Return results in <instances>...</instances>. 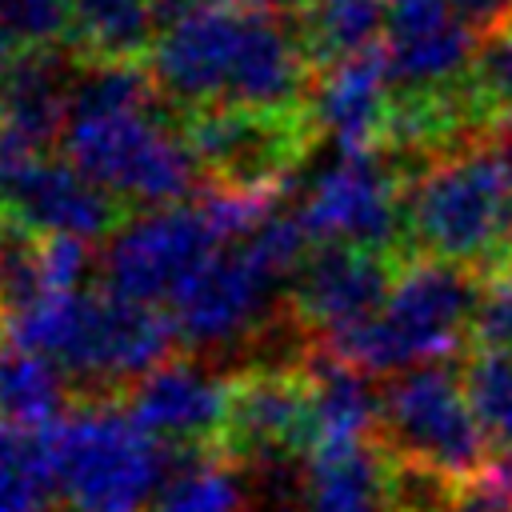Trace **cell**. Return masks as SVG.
Masks as SVG:
<instances>
[{
	"label": "cell",
	"mask_w": 512,
	"mask_h": 512,
	"mask_svg": "<svg viewBox=\"0 0 512 512\" xmlns=\"http://www.w3.org/2000/svg\"><path fill=\"white\" fill-rule=\"evenodd\" d=\"M300 20L244 0H160L152 80L176 108L300 112L312 96Z\"/></svg>",
	"instance_id": "cell-1"
},
{
	"label": "cell",
	"mask_w": 512,
	"mask_h": 512,
	"mask_svg": "<svg viewBox=\"0 0 512 512\" xmlns=\"http://www.w3.org/2000/svg\"><path fill=\"white\" fill-rule=\"evenodd\" d=\"M156 80L136 64H88L72 84L64 160L116 204H180L200 172L188 132L156 108Z\"/></svg>",
	"instance_id": "cell-2"
},
{
	"label": "cell",
	"mask_w": 512,
	"mask_h": 512,
	"mask_svg": "<svg viewBox=\"0 0 512 512\" xmlns=\"http://www.w3.org/2000/svg\"><path fill=\"white\" fill-rule=\"evenodd\" d=\"M16 348L40 352L80 388H120L144 380L168 360L176 340L172 316L112 292H40L4 320Z\"/></svg>",
	"instance_id": "cell-3"
},
{
	"label": "cell",
	"mask_w": 512,
	"mask_h": 512,
	"mask_svg": "<svg viewBox=\"0 0 512 512\" xmlns=\"http://www.w3.org/2000/svg\"><path fill=\"white\" fill-rule=\"evenodd\" d=\"M404 244L432 260L496 268L512 252V180L496 136L404 172Z\"/></svg>",
	"instance_id": "cell-4"
},
{
	"label": "cell",
	"mask_w": 512,
	"mask_h": 512,
	"mask_svg": "<svg viewBox=\"0 0 512 512\" xmlns=\"http://www.w3.org/2000/svg\"><path fill=\"white\" fill-rule=\"evenodd\" d=\"M272 192L224 188L200 204H164L112 228L100 272L104 292L136 304H172V296L232 240L248 236L268 212Z\"/></svg>",
	"instance_id": "cell-5"
},
{
	"label": "cell",
	"mask_w": 512,
	"mask_h": 512,
	"mask_svg": "<svg viewBox=\"0 0 512 512\" xmlns=\"http://www.w3.org/2000/svg\"><path fill=\"white\" fill-rule=\"evenodd\" d=\"M308 232L296 212H268L248 236L224 244L168 304L176 336L200 352L232 348L272 324L280 284L308 260Z\"/></svg>",
	"instance_id": "cell-6"
},
{
	"label": "cell",
	"mask_w": 512,
	"mask_h": 512,
	"mask_svg": "<svg viewBox=\"0 0 512 512\" xmlns=\"http://www.w3.org/2000/svg\"><path fill=\"white\" fill-rule=\"evenodd\" d=\"M480 272L452 260H408L384 308L356 332L336 336L324 352L364 368V372H408L420 364H440L472 340V316L480 300Z\"/></svg>",
	"instance_id": "cell-7"
},
{
	"label": "cell",
	"mask_w": 512,
	"mask_h": 512,
	"mask_svg": "<svg viewBox=\"0 0 512 512\" xmlns=\"http://www.w3.org/2000/svg\"><path fill=\"white\" fill-rule=\"evenodd\" d=\"M68 512H152L172 456L128 408L88 404L44 428Z\"/></svg>",
	"instance_id": "cell-8"
},
{
	"label": "cell",
	"mask_w": 512,
	"mask_h": 512,
	"mask_svg": "<svg viewBox=\"0 0 512 512\" xmlns=\"http://www.w3.org/2000/svg\"><path fill=\"white\" fill-rule=\"evenodd\" d=\"M376 444L392 460L428 468L452 484H472L492 468V444L468 404L460 368L448 360L388 376Z\"/></svg>",
	"instance_id": "cell-9"
},
{
	"label": "cell",
	"mask_w": 512,
	"mask_h": 512,
	"mask_svg": "<svg viewBox=\"0 0 512 512\" xmlns=\"http://www.w3.org/2000/svg\"><path fill=\"white\" fill-rule=\"evenodd\" d=\"M308 240L404 252V172L380 152H340L312 176L296 208Z\"/></svg>",
	"instance_id": "cell-10"
},
{
	"label": "cell",
	"mask_w": 512,
	"mask_h": 512,
	"mask_svg": "<svg viewBox=\"0 0 512 512\" xmlns=\"http://www.w3.org/2000/svg\"><path fill=\"white\" fill-rule=\"evenodd\" d=\"M188 144L204 172L236 192H276V180L296 164L312 124L300 112L208 108L188 120Z\"/></svg>",
	"instance_id": "cell-11"
},
{
	"label": "cell",
	"mask_w": 512,
	"mask_h": 512,
	"mask_svg": "<svg viewBox=\"0 0 512 512\" xmlns=\"http://www.w3.org/2000/svg\"><path fill=\"white\" fill-rule=\"evenodd\" d=\"M220 444L244 464H292L320 444L312 388L300 368H260L232 380Z\"/></svg>",
	"instance_id": "cell-12"
},
{
	"label": "cell",
	"mask_w": 512,
	"mask_h": 512,
	"mask_svg": "<svg viewBox=\"0 0 512 512\" xmlns=\"http://www.w3.org/2000/svg\"><path fill=\"white\" fill-rule=\"evenodd\" d=\"M380 52L396 96H428L472 80L480 36L448 0H388Z\"/></svg>",
	"instance_id": "cell-13"
},
{
	"label": "cell",
	"mask_w": 512,
	"mask_h": 512,
	"mask_svg": "<svg viewBox=\"0 0 512 512\" xmlns=\"http://www.w3.org/2000/svg\"><path fill=\"white\" fill-rule=\"evenodd\" d=\"M392 284V256L352 244H320L292 276V312L328 344L364 328L384 308Z\"/></svg>",
	"instance_id": "cell-14"
},
{
	"label": "cell",
	"mask_w": 512,
	"mask_h": 512,
	"mask_svg": "<svg viewBox=\"0 0 512 512\" xmlns=\"http://www.w3.org/2000/svg\"><path fill=\"white\" fill-rule=\"evenodd\" d=\"M232 384L200 360H164L132 384L128 412L168 448L220 444Z\"/></svg>",
	"instance_id": "cell-15"
},
{
	"label": "cell",
	"mask_w": 512,
	"mask_h": 512,
	"mask_svg": "<svg viewBox=\"0 0 512 512\" xmlns=\"http://www.w3.org/2000/svg\"><path fill=\"white\" fill-rule=\"evenodd\" d=\"M312 128L340 152H380L392 124V76L380 48L324 64L312 80Z\"/></svg>",
	"instance_id": "cell-16"
},
{
	"label": "cell",
	"mask_w": 512,
	"mask_h": 512,
	"mask_svg": "<svg viewBox=\"0 0 512 512\" xmlns=\"http://www.w3.org/2000/svg\"><path fill=\"white\" fill-rule=\"evenodd\" d=\"M0 208L36 236L100 240L116 224V200L68 160H36L0 184Z\"/></svg>",
	"instance_id": "cell-17"
},
{
	"label": "cell",
	"mask_w": 512,
	"mask_h": 512,
	"mask_svg": "<svg viewBox=\"0 0 512 512\" xmlns=\"http://www.w3.org/2000/svg\"><path fill=\"white\" fill-rule=\"evenodd\" d=\"M304 512H396L392 456L376 440H328L300 464Z\"/></svg>",
	"instance_id": "cell-18"
},
{
	"label": "cell",
	"mask_w": 512,
	"mask_h": 512,
	"mask_svg": "<svg viewBox=\"0 0 512 512\" xmlns=\"http://www.w3.org/2000/svg\"><path fill=\"white\" fill-rule=\"evenodd\" d=\"M304 376L312 388L320 444H328V440H376L380 392L372 384V372L324 352V356L304 360Z\"/></svg>",
	"instance_id": "cell-19"
},
{
	"label": "cell",
	"mask_w": 512,
	"mask_h": 512,
	"mask_svg": "<svg viewBox=\"0 0 512 512\" xmlns=\"http://www.w3.org/2000/svg\"><path fill=\"white\" fill-rule=\"evenodd\" d=\"M64 416V368L28 348L0 352V428L44 432Z\"/></svg>",
	"instance_id": "cell-20"
},
{
	"label": "cell",
	"mask_w": 512,
	"mask_h": 512,
	"mask_svg": "<svg viewBox=\"0 0 512 512\" xmlns=\"http://www.w3.org/2000/svg\"><path fill=\"white\" fill-rule=\"evenodd\" d=\"M160 0H72V44L96 64H132L156 40Z\"/></svg>",
	"instance_id": "cell-21"
},
{
	"label": "cell",
	"mask_w": 512,
	"mask_h": 512,
	"mask_svg": "<svg viewBox=\"0 0 512 512\" xmlns=\"http://www.w3.org/2000/svg\"><path fill=\"white\" fill-rule=\"evenodd\" d=\"M384 24L388 0H308L300 12V32L316 64L380 48Z\"/></svg>",
	"instance_id": "cell-22"
},
{
	"label": "cell",
	"mask_w": 512,
	"mask_h": 512,
	"mask_svg": "<svg viewBox=\"0 0 512 512\" xmlns=\"http://www.w3.org/2000/svg\"><path fill=\"white\" fill-rule=\"evenodd\" d=\"M152 512H244V476L216 452L172 456Z\"/></svg>",
	"instance_id": "cell-23"
},
{
	"label": "cell",
	"mask_w": 512,
	"mask_h": 512,
	"mask_svg": "<svg viewBox=\"0 0 512 512\" xmlns=\"http://www.w3.org/2000/svg\"><path fill=\"white\" fill-rule=\"evenodd\" d=\"M56 472L44 432L0 428V512H52Z\"/></svg>",
	"instance_id": "cell-24"
},
{
	"label": "cell",
	"mask_w": 512,
	"mask_h": 512,
	"mask_svg": "<svg viewBox=\"0 0 512 512\" xmlns=\"http://www.w3.org/2000/svg\"><path fill=\"white\" fill-rule=\"evenodd\" d=\"M460 380L492 452H512V348H472Z\"/></svg>",
	"instance_id": "cell-25"
},
{
	"label": "cell",
	"mask_w": 512,
	"mask_h": 512,
	"mask_svg": "<svg viewBox=\"0 0 512 512\" xmlns=\"http://www.w3.org/2000/svg\"><path fill=\"white\" fill-rule=\"evenodd\" d=\"M0 28L32 48H56L72 40V0H0Z\"/></svg>",
	"instance_id": "cell-26"
},
{
	"label": "cell",
	"mask_w": 512,
	"mask_h": 512,
	"mask_svg": "<svg viewBox=\"0 0 512 512\" xmlns=\"http://www.w3.org/2000/svg\"><path fill=\"white\" fill-rule=\"evenodd\" d=\"M472 84L488 104V112L496 116V124H508L512 120V24L480 40Z\"/></svg>",
	"instance_id": "cell-27"
},
{
	"label": "cell",
	"mask_w": 512,
	"mask_h": 512,
	"mask_svg": "<svg viewBox=\"0 0 512 512\" xmlns=\"http://www.w3.org/2000/svg\"><path fill=\"white\" fill-rule=\"evenodd\" d=\"M472 348H512V260L488 268L472 316Z\"/></svg>",
	"instance_id": "cell-28"
},
{
	"label": "cell",
	"mask_w": 512,
	"mask_h": 512,
	"mask_svg": "<svg viewBox=\"0 0 512 512\" xmlns=\"http://www.w3.org/2000/svg\"><path fill=\"white\" fill-rule=\"evenodd\" d=\"M456 8V16L484 40L492 32H500L504 24H512V0H448Z\"/></svg>",
	"instance_id": "cell-29"
},
{
	"label": "cell",
	"mask_w": 512,
	"mask_h": 512,
	"mask_svg": "<svg viewBox=\"0 0 512 512\" xmlns=\"http://www.w3.org/2000/svg\"><path fill=\"white\" fill-rule=\"evenodd\" d=\"M496 148H500V160L508 168V180H512V120L496 128Z\"/></svg>",
	"instance_id": "cell-30"
},
{
	"label": "cell",
	"mask_w": 512,
	"mask_h": 512,
	"mask_svg": "<svg viewBox=\"0 0 512 512\" xmlns=\"http://www.w3.org/2000/svg\"><path fill=\"white\" fill-rule=\"evenodd\" d=\"M12 48H16V40H12V36L0 28V76H4V72L12 68V60H16V56H12Z\"/></svg>",
	"instance_id": "cell-31"
},
{
	"label": "cell",
	"mask_w": 512,
	"mask_h": 512,
	"mask_svg": "<svg viewBox=\"0 0 512 512\" xmlns=\"http://www.w3.org/2000/svg\"><path fill=\"white\" fill-rule=\"evenodd\" d=\"M244 4H252V8H268V12H284V8L296 4V0H244Z\"/></svg>",
	"instance_id": "cell-32"
},
{
	"label": "cell",
	"mask_w": 512,
	"mask_h": 512,
	"mask_svg": "<svg viewBox=\"0 0 512 512\" xmlns=\"http://www.w3.org/2000/svg\"><path fill=\"white\" fill-rule=\"evenodd\" d=\"M268 512H304V508H296V504H276V508H268Z\"/></svg>",
	"instance_id": "cell-33"
},
{
	"label": "cell",
	"mask_w": 512,
	"mask_h": 512,
	"mask_svg": "<svg viewBox=\"0 0 512 512\" xmlns=\"http://www.w3.org/2000/svg\"><path fill=\"white\" fill-rule=\"evenodd\" d=\"M508 260H512V252H508Z\"/></svg>",
	"instance_id": "cell-34"
}]
</instances>
